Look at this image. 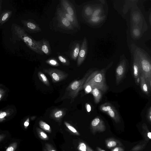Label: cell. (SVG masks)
<instances>
[{
  "label": "cell",
  "mask_w": 151,
  "mask_h": 151,
  "mask_svg": "<svg viewBox=\"0 0 151 151\" xmlns=\"http://www.w3.org/2000/svg\"><path fill=\"white\" fill-rule=\"evenodd\" d=\"M2 0H0V11L1 9V5L2 3Z\"/></svg>",
  "instance_id": "7dc6e473"
},
{
  "label": "cell",
  "mask_w": 151,
  "mask_h": 151,
  "mask_svg": "<svg viewBox=\"0 0 151 151\" xmlns=\"http://www.w3.org/2000/svg\"><path fill=\"white\" fill-rule=\"evenodd\" d=\"M57 19L60 28L66 30H73L74 28L63 14L60 8L57 10Z\"/></svg>",
  "instance_id": "30bf717a"
},
{
  "label": "cell",
  "mask_w": 151,
  "mask_h": 151,
  "mask_svg": "<svg viewBox=\"0 0 151 151\" xmlns=\"http://www.w3.org/2000/svg\"><path fill=\"white\" fill-rule=\"evenodd\" d=\"M142 134L145 140L149 141L151 139V133L148 129L147 125L143 123L142 125Z\"/></svg>",
  "instance_id": "d4e9b609"
},
{
  "label": "cell",
  "mask_w": 151,
  "mask_h": 151,
  "mask_svg": "<svg viewBox=\"0 0 151 151\" xmlns=\"http://www.w3.org/2000/svg\"><path fill=\"white\" fill-rule=\"evenodd\" d=\"M15 149L14 146H11L9 147L6 150V151H14Z\"/></svg>",
  "instance_id": "b9f144b4"
},
{
  "label": "cell",
  "mask_w": 151,
  "mask_h": 151,
  "mask_svg": "<svg viewBox=\"0 0 151 151\" xmlns=\"http://www.w3.org/2000/svg\"><path fill=\"white\" fill-rule=\"evenodd\" d=\"M5 93V90L0 93V101L3 98Z\"/></svg>",
  "instance_id": "7bdbcfd3"
},
{
  "label": "cell",
  "mask_w": 151,
  "mask_h": 151,
  "mask_svg": "<svg viewBox=\"0 0 151 151\" xmlns=\"http://www.w3.org/2000/svg\"><path fill=\"white\" fill-rule=\"evenodd\" d=\"M37 131L39 136L42 139L47 140L48 137L47 134L39 128L37 129Z\"/></svg>",
  "instance_id": "d6a6232c"
},
{
  "label": "cell",
  "mask_w": 151,
  "mask_h": 151,
  "mask_svg": "<svg viewBox=\"0 0 151 151\" xmlns=\"http://www.w3.org/2000/svg\"><path fill=\"white\" fill-rule=\"evenodd\" d=\"M85 89V92L86 93H91L93 88L89 85H87L84 86L83 88Z\"/></svg>",
  "instance_id": "8d00e7d4"
},
{
  "label": "cell",
  "mask_w": 151,
  "mask_h": 151,
  "mask_svg": "<svg viewBox=\"0 0 151 151\" xmlns=\"http://www.w3.org/2000/svg\"><path fill=\"white\" fill-rule=\"evenodd\" d=\"M94 9L92 6L88 5L85 6L83 11V14L85 18L87 20L92 16Z\"/></svg>",
  "instance_id": "44dd1931"
},
{
  "label": "cell",
  "mask_w": 151,
  "mask_h": 151,
  "mask_svg": "<svg viewBox=\"0 0 151 151\" xmlns=\"http://www.w3.org/2000/svg\"><path fill=\"white\" fill-rule=\"evenodd\" d=\"M106 147L109 149H112L117 146H123L122 142L114 138H109L105 140Z\"/></svg>",
  "instance_id": "2e32d148"
},
{
  "label": "cell",
  "mask_w": 151,
  "mask_h": 151,
  "mask_svg": "<svg viewBox=\"0 0 151 151\" xmlns=\"http://www.w3.org/2000/svg\"><path fill=\"white\" fill-rule=\"evenodd\" d=\"M29 118H28L26 121L24 122V125L25 127H27L29 125Z\"/></svg>",
  "instance_id": "ee69618b"
},
{
  "label": "cell",
  "mask_w": 151,
  "mask_h": 151,
  "mask_svg": "<svg viewBox=\"0 0 151 151\" xmlns=\"http://www.w3.org/2000/svg\"><path fill=\"white\" fill-rule=\"evenodd\" d=\"M88 50L87 39L86 37H84L81 45L77 58V65L78 66H80L85 60L87 55Z\"/></svg>",
  "instance_id": "7c38bea8"
},
{
  "label": "cell",
  "mask_w": 151,
  "mask_h": 151,
  "mask_svg": "<svg viewBox=\"0 0 151 151\" xmlns=\"http://www.w3.org/2000/svg\"><path fill=\"white\" fill-rule=\"evenodd\" d=\"M4 90L2 88L0 87V93L4 91Z\"/></svg>",
  "instance_id": "c3c4849f"
},
{
  "label": "cell",
  "mask_w": 151,
  "mask_h": 151,
  "mask_svg": "<svg viewBox=\"0 0 151 151\" xmlns=\"http://www.w3.org/2000/svg\"><path fill=\"white\" fill-rule=\"evenodd\" d=\"M106 69L96 70L90 74L87 78L81 89L86 85H90L93 89L96 88L104 92L107 91L108 87L106 84L105 78Z\"/></svg>",
  "instance_id": "3957f363"
},
{
  "label": "cell",
  "mask_w": 151,
  "mask_h": 151,
  "mask_svg": "<svg viewBox=\"0 0 151 151\" xmlns=\"http://www.w3.org/2000/svg\"><path fill=\"white\" fill-rule=\"evenodd\" d=\"M40 127L43 129L49 132H51V128L50 126L41 120L39 122Z\"/></svg>",
  "instance_id": "f546056e"
},
{
  "label": "cell",
  "mask_w": 151,
  "mask_h": 151,
  "mask_svg": "<svg viewBox=\"0 0 151 151\" xmlns=\"http://www.w3.org/2000/svg\"><path fill=\"white\" fill-rule=\"evenodd\" d=\"M127 60L124 55H122L116 70V80L117 85L120 83L124 77L127 67Z\"/></svg>",
  "instance_id": "52a82bcc"
},
{
  "label": "cell",
  "mask_w": 151,
  "mask_h": 151,
  "mask_svg": "<svg viewBox=\"0 0 151 151\" xmlns=\"http://www.w3.org/2000/svg\"><path fill=\"white\" fill-rule=\"evenodd\" d=\"M12 110L7 109L0 111V122L3 121L6 118L9 117L14 113V111H12Z\"/></svg>",
  "instance_id": "4316f807"
},
{
  "label": "cell",
  "mask_w": 151,
  "mask_h": 151,
  "mask_svg": "<svg viewBox=\"0 0 151 151\" xmlns=\"http://www.w3.org/2000/svg\"><path fill=\"white\" fill-rule=\"evenodd\" d=\"M65 113V110L63 109L55 108L51 111L50 115L53 118L58 120L62 118Z\"/></svg>",
  "instance_id": "e0dca14e"
},
{
  "label": "cell",
  "mask_w": 151,
  "mask_h": 151,
  "mask_svg": "<svg viewBox=\"0 0 151 151\" xmlns=\"http://www.w3.org/2000/svg\"><path fill=\"white\" fill-rule=\"evenodd\" d=\"M61 9L65 17L70 22L73 27L74 28L78 27L79 26L78 22L77 17L69 14L64 11Z\"/></svg>",
  "instance_id": "ffe728a7"
},
{
  "label": "cell",
  "mask_w": 151,
  "mask_h": 151,
  "mask_svg": "<svg viewBox=\"0 0 151 151\" xmlns=\"http://www.w3.org/2000/svg\"><path fill=\"white\" fill-rule=\"evenodd\" d=\"M132 21L133 25H136L138 24L141 19V16L140 14L137 12H134L132 14Z\"/></svg>",
  "instance_id": "f1b7e54d"
},
{
  "label": "cell",
  "mask_w": 151,
  "mask_h": 151,
  "mask_svg": "<svg viewBox=\"0 0 151 151\" xmlns=\"http://www.w3.org/2000/svg\"><path fill=\"white\" fill-rule=\"evenodd\" d=\"M97 151H106L99 147H97L96 148Z\"/></svg>",
  "instance_id": "f6af8a7d"
},
{
  "label": "cell",
  "mask_w": 151,
  "mask_h": 151,
  "mask_svg": "<svg viewBox=\"0 0 151 151\" xmlns=\"http://www.w3.org/2000/svg\"><path fill=\"white\" fill-rule=\"evenodd\" d=\"M64 124L68 128L71 132L77 135H79V134L77 130L71 124L68 122H65Z\"/></svg>",
  "instance_id": "e575fe53"
},
{
  "label": "cell",
  "mask_w": 151,
  "mask_h": 151,
  "mask_svg": "<svg viewBox=\"0 0 151 151\" xmlns=\"http://www.w3.org/2000/svg\"><path fill=\"white\" fill-rule=\"evenodd\" d=\"M12 14V11L9 10H3L0 16V24H3L7 22L11 17Z\"/></svg>",
  "instance_id": "ac0fdd59"
},
{
  "label": "cell",
  "mask_w": 151,
  "mask_h": 151,
  "mask_svg": "<svg viewBox=\"0 0 151 151\" xmlns=\"http://www.w3.org/2000/svg\"><path fill=\"white\" fill-rule=\"evenodd\" d=\"M147 117L148 122L150 123L151 122V107L150 106L148 110Z\"/></svg>",
  "instance_id": "74e56055"
},
{
  "label": "cell",
  "mask_w": 151,
  "mask_h": 151,
  "mask_svg": "<svg viewBox=\"0 0 151 151\" xmlns=\"http://www.w3.org/2000/svg\"><path fill=\"white\" fill-rule=\"evenodd\" d=\"M91 72V70L89 71L82 79L73 82L68 87L67 91L69 96L72 98H74L77 96L79 91L81 90L87 78Z\"/></svg>",
  "instance_id": "277c9868"
},
{
  "label": "cell",
  "mask_w": 151,
  "mask_h": 151,
  "mask_svg": "<svg viewBox=\"0 0 151 151\" xmlns=\"http://www.w3.org/2000/svg\"><path fill=\"white\" fill-rule=\"evenodd\" d=\"M140 84L142 91L146 95L149 96L150 94L148 87L146 82L144 76L142 73H141L140 77Z\"/></svg>",
  "instance_id": "d6986e66"
},
{
  "label": "cell",
  "mask_w": 151,
  "mask_h": 151,
  "mask_svg": "<svg viewBox=\"0 0 151 151\" xmlns=\"http://www.w3.org/2000/svg\"><path fill=\"white\" fill-rule=\"evenodd\" d=\"M38 76L39 79L45 84L47 86H50V84L48 80L42 72L39 71L38 73Z\"/></svg>",
  "instance_id": "83f0119b"
},
{
  "label": "cell",
  "mask_w": 151,
  "mask_h": 151,
  "mask_svg": "<svg viewBox=\"0 0 151 151\" xmlns=\"http://www.w3.org/2000/svg\"><path fill=\"white\" fill-rule=\"evenodd\" d=\"M102 12L101 7H98L94 9L91 17L97 16L101 15V14Z\"/></svg>",
  "instance_id": "836d02e7"
},
{
  "label": "cell",
  "mask_w": 151,
  "mask_h": 151,
  "mask_svg": "<svg viewBox=\"0 0 151 151\" xmlns=\"http://www.w3.org/2000/svg\"><path fill=\"white\" fill-rule=\"evenodd\" d=\"M91 129L92 133L95 134L97 132H102L105 131L106 127L104 121L100 118L97 117L92 121Z\"/></svg>",
  "instance_id": "8fae6325"
},
{
  "label": "cell",
  "mask_w": 151,
  "mask_h": 151,
  "mask_svg": "<svg viewBox=\"0 0 151 151\" xmlns=\"http://www.w3.org/2000/svg\"><path fill=\"white\" fill-rule=\"evenodd\" d=\"M111 151H124V149L122 146H117L112 148Z\"/></svg>",
  "instance_id": "f35d334b"
},
{
  "label": "cell",
  "mask_w": 151,
  "mask_h": 151,
  "mask_svg": "<svg viewBox=\"0 0 151 151\" xmlns=\"http://www.w3.org/2000/svg\"><path fill=\"white\" fill-rule=\"evenodd\" d=\"M23 28L25 31L30 33H35L42 31L40 26L32 19L21 20Z\"/></svg>",
  "instance_id": "9c48e42d"
},
{
  "label": "cell",
  "mask_w": 151,
  "mask_h": 151,
  "mask_svg": "<svg viewBox=\"0 0 151 151\" xmlns=\"http://www.w3.org/2000/svg\"><path fill=\"white\" fill-rule=\"evenodd\" d=\"M149 141L144 140L133 147L130 151H142L146 147Z\"/></svg>",
  "instance_id": "484cf974"
},
{
  "label": "cell",
  "mask_w": 151,
  "mask_h": 151,
  "mask_svg": "<svg viewBox=\"0 0 151 151\" xmlns=\"http://www.w3.org/2000/svg\"><path fill=\"white\" fill-rule=\"evenodd\" d=\"M12 41L14 43L17 41H23L31 50L39 54L44 55L38 49L36 41L28 35L23 27L15 24L12 25Z\"/></svg>",
  "instance_id": "7a4b0ae2"
},
{
  "label": "cell",
  "mask_w": 151,
  "mask_h": 151,
  "mask_svg": "<svg viewBox=\"0 0 151 151\" xmlns=\"http://www.w3.org/2000/svg\"><path fill=\"white\" fill-rule=\"evenodd\" d=\"M46 63L54 66H58L60 65L57 60L54 58H50L48 59L45 61Z\"/></svg>",
  "instance_id": "4dcf8cb0"
},
{
  "label": "cell",
  "mask_w": 151,
  "mask_h": 151,
  "mask_svg": "<svg viewBox=\"0 0 151 151\" xmlns=\"http://www.w3.org/2000/svg\"><path fill=\"white\" fill-rule=\"evenodd\" d=\"M87 151H93L89 146L87 145Z\"/></svg>",
  "instance_id": "bcb514c9"
},
{
  "label": "cell",
  "mask_w": 151,
  "mask_h": 151,
  "mask_svg": "<svg viewBox=\"0 0 151 151\" xmlns=\"http://www.w3.org/2000/svg\"><path fill=\"white\" fill-rule=\"evenodd\" d=\"M46 147L48 151H56L49 145L47 144Z\"/></svg>",
  "instance_id": "60d3db41"
},
{
  "label": "cell",
  "mask_w": 151,
  "mask_h": 151,
  "mask_svg": "<svg viewBox=\"0 0 151 151\" xmlns=\"http://www.w3.org/2000/svg\"><path fill=\"white\" fill-rule=\"evenodd\" d=\"M131 32L132 37L134 38L138 39L142 36V34L141 29L137 26L132 25Z\"/></svg>",
  "instance_id": "cb8c5ba5"
},
{
  "label": "cell",
  "mask_w": 151,
  "mask_h": 151,
  "mask_svg": "<svg viewBox=\"0 0 151 151\" xmlns=\"http://www.w3.org/2000/svg\"><path fill=\"white\" fill-rule=\"evenodd\" d=\"M131 49L136 54L139 60L141 73L144 76L146 84L150 92L151 90V62L148 54L141 48L134 44L131 45Z\"/></svg>",
  "instance_id": "6da1fadb"
},
{
  "label": "cell",
  "mask_w": 151,
  "mask_h": 151,
  "mask_svg": "<svg viewBox=\"0 0 151 151\" xmlns=\"http://www.w3.org/2000/svg\"></svg>",
  "instance_id": "681fc988"
},
{
  "label": "cell",
  "mask_w": 151,
  "mask_h": 151,
  "mask_svg": "<svg viewBox=\"0 0 151 151\" xmlns=\"http://www.w3.org/2000/svg\"><path fill=\"white\" fill-rule=\"evenodd\" d=\"M132 58V67L134 77L137 85L140 82V77L141 73L140 63L138 58L135 53L131 49Z\"/></svg>",
  "instance_id": "ba28073f"
},
{
  "label": "cell",
  "mask_w": 151,
  "mask_h": 151,
  "mask_svg": "<svg viewBox=\"0 0 151 151\" xmlns=\"http://www.w3.org/2000/svg\"><path fill=\"white\" fill-rule=\"evenodd\" d=\"M85 107L87 111L89 112L91 110V105L88 104L87 103L86 104Z\"/></svg>",
  "instance_id": "ab89813d"
},
{
  "label": "cell",
  "mask_w": 151,
  "mask_h": 151,
  "mask_svg": "<svg viewBox=\"0 0 151 151\" xmlns=\"http://www.w3.org/2000/svg\"><path fill=\"white\" fill-rule=\"evenodd\" d=\"M80 47V43L76 42H75L71 47L69 52V55L72 59L76 60L77 59Z\"/></svg>",
  "instance_id": "9a60e30c"
},
{
  "label": "cell",
  "mask_w": 151,
  "mask_h": 151,
  "mask_svg": "<svg viewBox=\"0 0 151 151\" xmlns=\"http://www.w3.org/2000/svg\"><path fill=\"white\" fill-rule=\"evenodd\" d=\"M58 58L59 60L63 65H68L70 64V63L68 60L63 55H58Z\"/></svg>",
  "instance_id": "1f68e13d"
},
{
  "label": "cell",
  "mask_w": 151,
  "mask_h": 151,
  "mask_svg": "<svg viewBox=\"0 0 151 151\" xmlns=\"http://www.w3.org/2000/svg\"><path fill=\"white\" fill-rule=\"evenodd\" d=\"M60 8L67 13L76 17L75 9L71 3L68 0L60 1Z\"/></svg>",
  "instance_id": "5bb4252c"
},
{
  "label": "cell",
  "mask_w": 151,
  "mask_h": 151,
  "mask_svg": "<svg viewBox=\"0 0 151 151\" xmlns=\"http://www.w3.org/2000/svg\"><path fill=\"white\" fill-rule=\"evenodd\" d=\"M43 71L50 76L54 83L60 82L65 79L68 76V74L66 72L57 69L44 68Z\"/></svg>",
  "instance_id": "5b68a950"
},
{
  "label": "cell",
  "mask_w": 151,
  "mask_h": 151,
  "mask_svg": "<svg viewBox=\"0 0 151 151\" xmlns=\"http://www.w3.org/2000/svg\"><path fill=\"white\" fill-rule=\"evenodd\" d=\"M78 148L80 151H87V145L84 142H80Z\"/></svg>",
  "instance_id": "d590c367"
},
{
  "label": "cell",
  "mask_w": 151,
  "mask_h": 151,
  "mask_svg": "<svg viewBox=\"0 0 151 151\" xmlns=\"http://www.w3.org/2000/svg\"><path fill=\"white\" fill-rule=\"evenodd\" d=\"M91 93L93 96L95 103L96 104L98 103L100 101L102 98L101 91L99 89L95 88L93 89Z\"/></svg>",
  "instance_id": "7402d4cb"
},
{
  "label": "cell",
  "mask_w": 151,
  "mask_h": 151,
  "mask_svg": "<svg viewBox=\"0 0 151 151\" xmlns=\"http://www.w3.org/2000/svg\"><path fill=\"white\" fill-rule=\"evenodd\" d=\"M105 15H100L99 16L91 17L87 20V21L89 24L94 25L98 24L103 21L105 19Z\"/></svg>",
  "instance_id": "603a6c76"
},
{
  "label": "cell",
  "mask_w": 151,
  "mask_h": 151,
  "mask_svg": "<svg viewBox=\"0 0 151 151\" xmlns=\"http://www.w3.org/2000/svg\"><path fill=\"white\" fill-rule=\"evenodd\" d=\"M100 109L108 114L116 122H121V118L118 112L110 103H106L101 104L100 106Z\"/></svg>",
  "instance_id": "8992f818"
},
{
  "label": "cell",
  "mask_w": 151,
  "mask_h": 151,
  "mask_svg": "<svg viewBox=\"0 0 151 151\" xmlns=\"http://www.w3.org/2000/svg\"><path fill=\"white\" fill-rule=\"evenodd\" d=\"M38 49L43 54L49 55L51 54V49L49 42L47 40L43 38L41 40L36 41Z\"/></svg>",
  "instance_id": "4fadbf2b"
}]
</instances>
